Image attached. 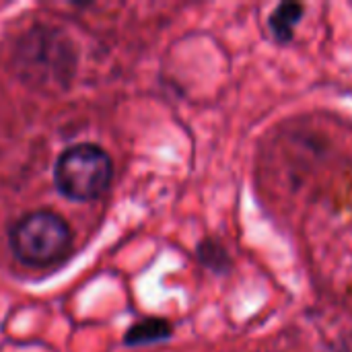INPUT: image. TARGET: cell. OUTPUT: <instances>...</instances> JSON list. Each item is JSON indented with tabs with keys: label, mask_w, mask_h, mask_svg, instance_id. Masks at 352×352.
<instances>
[{
	"label": "cell",
	"mask_w": 352,
	"mask_h": 352,
	"mask_svg": "<svg viewBox=\"0 0 352 352\" xmlns=\"http://www.w3.org/2000/svg\"><path fill=\"white\" fill-rule=\"evenodd\" d=\"M301 16H303V4H297V2H285V4H280L270 14L272 35L278 41H289L293 37V31L299 25Z\"/></svg>",
	"instance_id": "cell-5"
},
{
	"label": "cell",
	"mask_w": 352,
	"mask_h": 352,
	"mask_svg": "<svg viewBox=\"0 0 352 352\" xmlns=\"http://www.w3.org/2000/svg\"><path fill=\"white\" fill-rule=\"evenodd\" d=\"M70 225L54 210H33L21 217L8 231V248L16 262L31 268H47L62 262L72 248Z\"/></svg>",
	"instance_id": "cell-2"
},
{
	"label": "cell",
	"mask_w": 352,
	"mask_h": 352,
	"mask_svg": "<svg viewBox=\"0 0 352 352\" xmlns=\"http://www.w3.org/2000/svg\"><path fill=\"white\" fill-rule=\"evenodd\" d=\"M113 161L105 148L93 142L72 144L54 163V186L72 202L99 200L111 186Z\"/></svg>",
	"instance_id": "cell-3"
},
{
	"label": "cell",
	"mask_w": 352,
	"mask_h": 352,
	"mask_svg": "<svg viewBox=\"0 0 352 352\" xmlns=\"http://www.w3.org/2000/svg\"><path fill=\"white\" fill-rule=\"evenodd\" d=\"M171 338V324L161 318H146L128 328L124 342L128 346H144Z\"/></svg>",
	"instance_id": "cell-4"
},
{
	"label": "cell",
	"mask_w": 352,
	"mask_h": 352,
	"mask_svg": "<svg viewBox=\"0 0 352 352\" xmlns=\"http://www.w3.org/2000/svg\"><path fill=\"white\" fill-rule=\"evenodd\" d=\"M78 54L70 37L47 25L31 27L12 50L16 76L35 89H64L76 74Z\"/></svg>",
	"instance_id": "cell-1"
}]
</instances>
